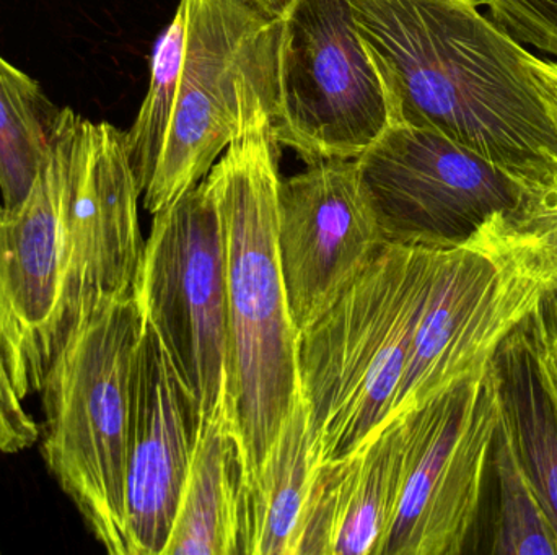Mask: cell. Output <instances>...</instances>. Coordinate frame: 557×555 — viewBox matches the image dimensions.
Returning a JSON list of instances; mask_svg holds the SVG:
<instances>
[{"instance_id": "cell-25", "label": "cell", "mask_w": 557, "mask_h": 555, "mask_svg": "<svg viewBox=\"0 0 557 555\" xmlns=\"http://www.w3.org/2000/svg\"><path fill=\"white\" fill-rule=\"evenodd\" d=\"M247 2L253 3L255 7L263 10L273 18H281L287 12L288 7L294 3V0H247Z\"/></svg>"}, {"instance_id": "cell-23", "label": "cell", "mask_w": 557, "mask_h": 555, "mask_svg": "<svg viewBox=\"0 0 557 555\" xmlns=\"http://www.w3.org/2000/svg\"><path fill=\"white\" fill-rule=\"evenodd\" d=\"M39 442V426L16 393L0 338V453L13 455Z\"/></svg>"}, {"instance_id": "cell-21", "label": "cell", "mask_w": 557, "mask_h": 555, "mask_svg": "<svg viewBox=\"0 0 557 555\" xmlns=\"http://www.w3.org/2000/svg\"><path fill=\"white\" fill-rule=\"evenodd\" d=\"M503 222L525 248L545 283L539 310L557 352V178L540 188L525 189L520 204L504 214Z\"/></svg>"}, {"instance_id": "cell-15", "label": "cell", "mask_w": 557, "mask_h": 555, "mask_svg": "<svg viewBox=\"0 0 557 555\" xmlns=\"http://www.w3.org/2000/svg\"><path fill=\"white\" fill-rule=\"evenodd\" d=\"M548 335L536 308L491 358L500 417L557 531V400L546 367Z\"/></svg>"}, {"instance_id": "cell-11", "label": "cell", "mask_w": 557, "mask_h": 555, "mask_svg": "<svg viewBox=\"0 0 557 555\" xmlns=\"http://www.w3.org/2000/svg\"><path fill=\"white\" fill-rule=\"evenodd\" d=\"M182 2L185 49L175 110L156 176L143 194L152 215L196 188L240 133L245 80L277 48V18L247 0Z\"/></svg>"}, {"instance_id": "cell-26", "label": "cell", "mask_w": 557, "mask_h": 555, "mask_svg": "<svg viewBox=\"0 0 557 555\" xmlns=\"http://www.w3.org/2000/svg\"><path fill=\"white\" fill-rule=\"evenodd\" d=\"M548 335V332H546ZM546 367H548L549 380H552L553 390H555L557 400V352L553 348L552 341L548 338V345H546Z\"/></svg>"}, {"instance_id": "cell-3", "label": "cell", "mask_w": 557, "mask_h": 555, "mask_svg": "<svg viewBox=\"0 0 557 555\" xmlns=\"http://www.w3.org/2000/svg\"><path fill=\"white\" fill-rule=\"evenodd\" d=\"M276 59L244 84L242 124L205 181L224 240L227 280V407L244 458V488L257 478L300 396L298 332L277 247L278 143L271 130Z\"/></svg>"}, {"instance_id": "cell-22", "label": "cell", "mask_w": 557, "mask_h": 555, "mask_svg": "<svg viewBox=\"0 0 557 555\" xmlns=\"http://www.w3.org/2000/svg\"><path fill=\"white\" fill-rule=\"evenodd\" d=\"M520 45L557 58V0H476Z\"/></svg>"}, {"instance_id": "cell-20", "label": "cell", "mask_w": 557, "mask_h": 555, "mask_svg": "<svg viewBox=\"0 0 557 555\" xmlns=\"http://www.w3.org/2000/svg\"><path fill=\"white\" fill-rule=\"evenodd\" d=\"M185 29V3L180 0L175 16L157 39L150 62L149 90L133 126L126 133L127 153L143 194L156 176L175 110Z\"/></svg>"}, {"instance_id": "cell-9", "label": "cell", "mask_w": 557, "mask_h": 555, "mask_svg": "<svg viewBox=\"0 0 557 555\" xmlns=\"http://www.w3.org/2000/svg\"><path fill=\"white\" fill-rule=\"evenodd\" d=\"M396 417L401 489L382 555L467 553L500 417L491 368Z\"/></svg>"}, {"instance_id": "cell-16", "label": "cell", "mask_w": 557, "mask_h": 555, "mask_svg": "<svg viewBox=\"0 0 557 555\" xmlns=\"http://www.w3.org/2000/svg\"><path fill=\"white\" fill-rule=\"evenodd\" d=\"M244 458L227 407L202 420L163 555H240Z\"/></svg>"}, {"instance_id": "cell-18", "label": "cell", "mask_w": 557, "mask_h": 555, "mask_svg": "<svg viewBox=\"0 0 557 555\" xmlns=\"http://www.w3.org/2000/svg\"><path fill=\"white\" fill-rule=\"evenodd\" d=\"M470 553L557 555V531L499 417ZM470 550V547H468ZM468 553V551H467Z\"/></svg>"}, {"instance_id": "cell-4", "label": "cell", "mask_w": 557, "mask_h": 555, "mask_svg": "<svg viewBox=\"0 0 557 555\" xmlns=\"http://www.w3.org/2000/svg\"><path fill=\"white\" fill-rule=\"evenodd\" d=\"M435 250L386 244L300 332L298 378L318 463L344 458L395 416Z\"/></svg>"}, {"instance_id": "cell-2", "label": "cell", "mask_w": 557, "mask_h": 555, "mask_svg": "<svg viewBox=\"0 0 557 555\" xmlns=\"http://www.w3.org/2000/svg\"><path fill=\"white\" fill-rule=\"evenodd\" d=\"M392 123L435 130L525 189L557 178V123L517 39L476 0H350Z\"/></svg>"}, {"instance_id": "cell-10", "label": "cell", "mask_w": 557, "mask_h": 555, "mask_svg": "<svg viewBox=\"0 0 557 555\" xmlns=\"http://www.w3.org/2000/svg\"><path fill=\"white\" fill-rule=\"evenodd\" d=\"M360 191L388 244L448 250L522 201L519 181L448 137L392 123L356 160Z\"/></svg>"}, {"instance_id": "cell-19", "label": "cell", "mask_w": 557, "mask_h": 555, "mask_svg": "<svg viewBox=\"0 0 557 555\" xmlns=\"http://www.w3.org/2000/svg\"><path fill=\"white\" fill-rule=\"evenodd\" d=\"M61 108L41 85L0 55V194L7 207L28 194Z\"/></svg>"}, {"instance_id": "cell-12", "label": "cell", "mask_w": 557, "mask_h": 555, "mask_svg": "<svg viewBox=\"0 0 557 555\" xmlns=\"http://www.w3.org/2000/svg\"><path fill=\"white\" fill-rule=\"evenodd\" d=\"M354 160H321L277 191V247L292 319L310 328L386 247Z\"/></svg>"}, {"instance_id": "cell-1", "label": "cell", "mask_w": 557, "mask_h": 555, "mask_svg": "<svg viewBox=\"0 0 557 555\" xmlns=\"http://www.w3.org/2000/svg\"><path fill=\"white\" fill-rule=\"evenodd\" d=\"M144 243L136 195L61 108L28 194L0 204V338L23 401L85 319L133 292Z\"/></svg>"}, {"instance_id": "cell-8", "label": "cell", "mask_w": 557, "mask_h": 555, "mask_svg": "<svg viewBox=\"0 0 557 555\" xmlns=\"http://www.w3.org/2000/svg\"><path fill=\"white\" fill-rule=\"evenodd\" d=\"M134 297L198 401L202 420L227 407L224 240L205 179L153 214Z\"/></svg>"}, {"instance_id": "cell-6", "label": "cell", "mask_w": 557, "mask_h": 555, "mask_svg": "<svg viewBox=\"0 0 557 555\" xmlns=\"http://www.w3.org/2000/svg\"><path fill=\"white\" fill-rule=\"evenodd\" d=\"M270 117L274 140L307 165L356 160L392 124L350 0H294L277 18Z\"/></svg>"}, {"instance_id": "cell-13", "label": "cell", "mask_w": 557, "mask_h": 555, "mask_svg": "<svg viewBox=\"0 0 557 555\" xmlns=\"http://www.w3.org/2000/svg\"><path fill=\"white\" fill-rule=\"evenodd\" d=\"M198 401L144 319L131 387L126 468L129 555H163L201 430Z\"/></svg>"}, {"instance_id": "cell-7", "label": "cell", "mask_w": 557, "mask_h": 555, "mask_svg": "<svg viewBox=\"0 0 557 555\" xmlns=\"http://www.w3.org/2000/svg\"><path fill=\"white\" fill-rule=\"evenodd\" d=\"M503 215L467 243L435 250L393 417L487 370L500 342L539 308L545 283Z\"/></svg>"}, {"instance_id": "cell-5", "label": "cell", "mask_w": 557, "mask_h": 555, "mask_svg": "<svg viewBox=\"0 0 557 555\" xmlns=\"http://www.w3.org/2000/svg\"><path fill=\"white\" fill-rule=\"evenodd\" d=\"M143 325L134 293L108 303L72 332L39 390L46 468L111 555H129L127 437Z\"/></svg>"}, {"instance_id": "cell-24", "label": "cell", "mask_w": 557, "mask_h": 555, "mask_svg": "<svg viewBox=\"0 0 557 555\" xmlns=\"http://www.w3.org/2000/svg\"><path fill=\"white\" fill-rule=\"evenodd\" d=\"M530 67H532L536 85H539L557 123V62L545 61V59L532 54L530 55Z\"/></svg>"}, {"instance_id": "cell-17", "label": "cell", "mask_w": 557, "mask_h": 555, "mask_svg": "<svg viewBox=\"0 0 557 555\" xmlns=\"http://www.w3.org/2000/svg\"><path fill=\"white\" fill-rule=\"evenodd\" d=\"M318 465L308 407L300 393L257 478L242 492L240 555H295Z\"/></svg>"}, {"instance_id": "cell-14", "label": "cell", "mask_w": 557, "mask_h": 555, "mask_svg": "<svg viewBox=\"0 0 557 555\" xmlns=\"http://www.w3.org/2000/svg\"><path fill=\"white\" fill-rule=\"evenodd\" d=\"M403 424L314 469L295 555H382L401 489Z\"/></svg>"}]
</instances>
